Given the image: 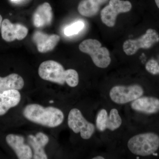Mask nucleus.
Wrapping results in <instances>:
<instances>
[{"mask_svg": "<svg viewBox=\"0 0 159 159\" xmlns=\"http://www.w3.org/2000/svg\"><path fill=\"white\" fill-rule=\"evenodd\" d=\"M39 77L51 82L63 85L66 83L71 87H75L79 83V75L74 69L65 70L59 63L53 60L46 61L40 65Z\"/></svg>", "mask_w": 159, "mask_h": 159, "instance_id": "nucleus-1", "label": "nucleus"}, {"mask_svg": "<svg viewBox=\"0 0 159 159\" xmlns=\"http://www.w3.org/2000/svg\"><path fill=\"white\" fill-rule=\"evenodd\" d=\"M23 114L29 121L49 127L59 126L64 119L63 113L59 109L53 107H44L38 104L26 106Z\"/></svg>", "mask_w": 159, "mask_h": 159, "instance_id": "nucleus-2", "label": "nucleus"}, {"mask_svg": "<svg viewBox=\"0 0 159 159\" xmlns=\"http://www.w3.org/2000/svg\"><path fill=\"white\" fill-rule=\"evenodd\" d=\"M127 147L129 151L135 155H151L159 149V136L153 132L138 134L129 140Z\"/></svg>", "mask_w": 159, "mask_h": 159, "instance_id": "nucleus-3", "label": "nucleus"}, {"mask_svg": "<svg viewBox=\"0 0 159 159\" xmlns=\"http://www.w3.org/2000/svg\"><path fill=\"white\" fill-rule=\"evenodd\" d=\"M80 51L90 56L93 62L98 67L106 68L111 62L110 54L108 49L102 47L101 43L97 39H88L79 46Z\"/></svg>", "mask_w": 159, "mask_h": 159, "instance_id": "nucleus-4", "label": "nucleus"}, {"mask_svg": "<svg viewBox=\"0 0 159 159\" xmlns=\"http://www.w3.org/2000/svg\"><path fill=\"white\" fill-rule=\"evenodd\" d=\"M159 43V33L156 29H147L141 37L135 39H128L123 45V49L127 55L135 54L139 49L148 50Z\"/></svg>", "mask_w": 159, "mask_h": 159, "instance_id": "nucleus-5", "label": "nucleus"}, {"mask_svg": "<svg viewBox=\"0 0 159 159\" xmlns=\"http://www.w3.org/2000/svg\"><path fill=\"white\" fill-rule=\"evenodd\" d=\"M144 93V89L139 84L119 85L115 86L111 89L109 96L111 100L115 103L125 104L142 97Z\"/></svg>", "mask_w": 159, "mask_h": 159, "instance_id": "nucleus-6", "label": "nucleus"}, {"mask_svg": "<svg viewBox=\"0 0 159 159\" xmlns=\"http://www.w3.org/2000/svg\"><path fill=\"white\" fill-rule=\"evenodd\" d=\"M68 125L71 129L76 134L80 133L83 139H90L95 131V126L89 122L77 108H73L69 112Z\"/></svg>", "mask_w": 159, "mask_h": 159, "instance_id": "nucleus-7", "label": "nucleus"}, {"mask_svg": "<svg viewBox=\"0 0 159 159\" xmlns=\"http://www.w3.org/2000/svg\"><path fill=\"white\" fill-rule=\"evenodd\" d=\"M131 9L132 4L129 1L110 0L109 5L101 11V20L106 25L112 28L116 25L118 15L129 12Z\"/></svg>", "mask_w": 159, "mask_h": 159, "instance_id": "nucleus-8", "label": "nucleus"}, {"mask_svg": "<svg viewBox=\"0 0 159 159\" xmlns=\"http://www.w3.org/2000/svg\"><path fill=\"white\" fill-rule=\"evenodd\" d=\"M1 34L4 40L11 42L16 39L21 40L27 36L29 30L20 23L12 24L8 19H4L1 25Z\"/></svg>", "mask_w": 159, "mask_h": 159, "instance_id": "nucleus-9", "label": "nucleus"}, {"mask_svg": "<svg viewBox=\"0 0 159 159\" xmlns=\"http://www.w3.org/2000/svg\"><path fill=\"white\" fill-rule=\"evenodd\" d=\"M60 40L59 35L49 34L42 31H35L32 35V40L40 53H46L53 51Z\"/></svg>", "mask_w": 159, "mask_h": 159, "instance_id": "nucleus-10", "label": "nucleus"}, {"mask_svg": "<svg viewBox=\"0 0 159 159\" xmlns=\"http://www.w3.org/2000/svg\"><path fill=\"white\" fill-rule=\"evenodd\" d=\"M24 137L19 135L9 134L6 137L8 145L16 154L19 159H30L33 157L32 150L29 145L24 143Z\"/></svg>", "mask_w": 159, "mask_h": 159, "instance_id": "nucleus-11", "label": "nucleus"}, {"mask_svg": "<svg viewBox=\"0 0 159 159\" xmlns=\"http://www.w3.org/2000/svg\"><path fill=\"white\" fill-rule=\"evenodd\" d=\"M131 107L134 111L146 114L159 112V99L153 97H141L132 101Z\"/></svg>", "mask_w": 159, "mask_h": 159, "instance_id": "nucleus-12", "label": "nucleus"}, {"mask_svg": "<svg viewBox=\"0 0 159 159\" xmlns=\"http://www.w3.org/2000/svg\"><path fill=\"white\" fill-rule=\"evenodd\" d=\"M53 17L52 7L46 2L38 6L35 9L32 16V22L36 28H43L51 25Z\"/></svg>", "mask_w": 159, "mask_h": 159, "instance_id": "nucleus-13", "label": "nucleus"}, {"mask_svg": "<svg viewBox=\"0 0 159 159\" xmlns=\"http://www.w3.org/2000/svg\"><path fill=\"white\" fill-rule=\"evenodd\" d=\"M29 144L33 150V158L47 159L48 156L44 151V147L48 143V136L42 132H39L35 136L29 135L28 138Z\"/></svg>", "mask_w": 159, "mask_h": 159, "instance_id": "nucleus-14", "label": "nucleus"}, {"mask_svg": "<svg viewBox=\"0 0 159 159\" xmlns=\"http://www.w3.org/2000/svg\"><path fill=\"white\" fill-rule=\"evenodd\" d=\"M20 100V94L17 90L0 93V116L5 115L10 108L16 106Z\"/></svg>", "mask_w": 159, "mask_h": 159, "instance_id": "nucleus-15", "label": "nucleus"}, {"mask_svg": "<svg viewBox=\"0 0 159 159\" xmlns=\"http://www.w3.org/2000/svg\"><path fill=\"white\" fill-rule=\"evenodd\" d=\"M108 0H82L78 5V12L83 16L91 17L99 12L100 7Z\"/></svg>", "mask_w": 159, "mask_h": 159, "instance_id": "nucleus-16", "label": "nucleus"}, {"mask_svg": "<svg viewBox=\"0 0 159 159\" xmlns=\"http://www.w3.org/2000/svg\"><path fill=\"white\" fill-rule=\"evenodd\" d=\"M25 82L22 77L19 74H11L6 77H0V93L9 90L22 89Z\"/></svg>", "mask_w": 159, "mask_h": 159, "instance_id": "nucleus-17", "label": "nucleus"}, {"mask_svg": "<svg viewBox=\"0 0 159 159\" xmlns=\"http://www.w3.org/2000/svg\"><path fill=\"white\" fill-rule=\"evenodd\" d=\"M122 124V119L119 111L116 108L112 109L107 118V129L114 131L118 129Z\"/></svg>", "mask_w": 159, "mask_h": 159, "instance_id": "nucleus-18", "label": "nucleus"}, {"mask_svg": "<svg viewBox=\"0 0 159 159\" xmlns=\"http://www.w3.org/2000/svg\"><path fill=\"white\" fill-rule=\"evenodd\" d=\"M108 114L105 109H101L98 112L96 118V127L99 131L103 132L107 129V123Z\"/></svg>", "mask_w": 159, "mask_h": 159, "instance_id": "nucleus-19", "label": "nucleus"}, {"mask_svg": "<svg viewBox=\"0 0 159 159\" xmlns=\"http://www.w3.org/2000/svg\"><path fill=\"white\" fill-rule=\"evenodd\" d=\"M84 24L81 21H77L66 27L64 30V33L66 36H70L78 33L84 29Z\"/></svg>", "mask_w": 159, "mask_h": 159, "instance_id": "nucleus-20", "label": "nucleus"}, {"mask_svg": "<svg viewBox=\"0 0 159 159\" xmlns=\"http://www.w3.org/2000/svg\"><path fill=\"white\" fill-rule=\"evenodd\" d=\"M145 69L152 75L159 74V57L157 59L151 58L146 62Z\"/></svg>", "mask_w": 159, "mask_h": 159, "instance_id": "nucleus-21", "label": "nucleus"}, {"mask_svg": "<svg viewBox=\"0 0 159 159\" xmlns=\"http://www.w3.org/2000/svg\"><path fill=\"white\" fill-rule=\"evenodd\" d=\"M154 2L155 3L156 6L159 10V0H154Z\"/></svg>", "mask_w": 159, "mask_h": 159, "instance_id": "nucleus-22", "label": "nucleus"}, {"mask_svg": "<svg viewBox=\"0 0 159 159\" xmlns=\"http://www.w3.org/2000/svg\"><path fill=\"white\" fill-rule=\"evenodd\" d=\"M93 159H104L105 158L104 157L102 156H96L93 158Z\"/></svg>", "mask_w": 159, "mask_h": 159, "instance_id": "nucleus-23", "label": "nucleus"}, {"mask_svg": "<svg viewBox=\"0 0 159 159\" xmlns=\"http://www.w3.org/2000/svg\"><path fill=\"white\" fill-rule=\"evenodd\" d=\"M2 16L0 15V28H1V25H2Z\"/></svg>", "mask_w": 159, "mask_h": 159, "instance_id": "nucleus-24", "label": "nucleus"}, {"mask_svg": "<svg viewBox=\"0 0 159 159\" xmlns=\"http://www.w3.org/2000/svg\"><path fill=\"white\" fill-rule=\"evenodd\" d=\"M12 2H17V1H19V0H11Z\"/></svg>", "mask_w": 159, "mask_h": 159, "instance_id": "nucleus-25", "label": "nucleus"}, {"mask_svg": "<svg viewBox=\"0 0 159 159\" xmlns=\"http://www.w3.org/2000/svg\"><path fill=\"white\" fill-rule=\"evenodd\" d=\"M50 103H53V102H54V101H52V100H51V101H50Z\"/></svg>", "mask_w": 159, "mask_h": 159, "instance_id": "nucleus-26", "label": "nucleus"}]
</instances>
